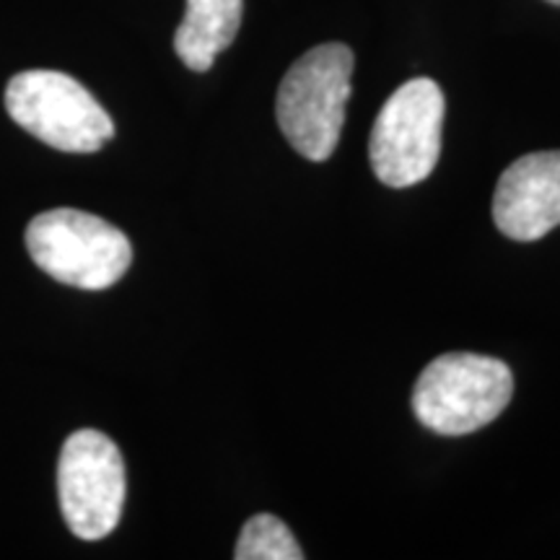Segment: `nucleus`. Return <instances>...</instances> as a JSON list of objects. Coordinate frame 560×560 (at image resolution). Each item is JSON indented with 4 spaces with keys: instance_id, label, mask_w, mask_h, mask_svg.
I'll use <instances>...</instances> for the list:
<instances>
[{
    "instance_id": "nucleus-1",
    "label": "nucleus",
    "mask_w": 560,
    "mask_h": 560,
    "mask_svg": "<svg viewBox=\"0 0 560 560\" xmlns=\"http://www.w3.org/2000/svg\"><path fill=\"white\" fill-rule=\"evenodd\" d=\"M353 62L348 45L327 42L301 55L280 81L278 125L304 159L327 161L338 149Z\"/></svg>"
},
{
    "instance_id": "nucleus-2",
    "label": "nucleus",
    "mask_w": 560,
    "mask_h": 560,
    "mask_svg": "<svg viewBox=\"0 0 560 560\" xmlns=\"http://www.w3.org/2000/svg\"><path fill=\"white\" fill-rule=\"evenodd\" d=\"M514 395V376L499 359L446 353L423 369L412 389L420 425L441 436H465L493 423Z\"/></svg>"
},
{
    "instance_id": "nucleus-3",
    "label": "nucleus",
    "mask_w": 560,
    "mask_h": 560,
    "mask_svg": "<svg viewBox=\"0 0 560 560\" xmlns=\"http://www.w3.org/2000/svg\"><path fill=\"white\" fill-rule=\"evenodd\" d=\"M26 249L39 270L83 291H104L130 270L132 247L120 229L100 215L55 208L26 226Z\"/></svg>"
},
{
    "instance_id": "nucleus-4",
    "label": "nucleus",
    "mask_w": 560,
    "mask_h": 560,
    "mask_svg": "<svg viewBox=\"0 0 560 560\" xmlns=\"http://www.w3.org/2000/svg\"><path fill=\"white\" fill-rule=\"evenodd\" d=\"M5 109L42 143L66 153H94L115 136V122L91 91L60 70H24L5 86Z\"/></svg>"
},
{
    "instance_id": "nucleus-5",
    "label": "nucleus",
    "mask_w": 560,
    "mask_h": 560,
    "mask_svg": "<svg viewBox=\"0 0 560 560\" xmlns=\"http://www.w3.org/2000/svg\"><path fill=\"white\" fill-rule=\"evenodd\" d=\"M444 91L431 79L402 83L384 102L369 140V159L387 187H412L436 170L444 130Z\"/></svg>"
},
{
    "instance_id": "nucleus-6",
    "label": "nucleus",
    "mask_w": 560,
    "mask_h": 560,
    "mask_svg": "<svg viewBox=\"0 0 560 560\" xmlns=\"http://www.w3.org/2000/svg\"><path fill=\"white\" fill-rule=\"evenodd\" d=\"M128 480L117 444L102 431L70 433L58 462L62 520L81 540H102L120 524Z\"/></svg>"
},
{
    "instance_id": "nucleus-7",
    "label": "nucleus",
    "mask_w": 560,
    "mask_h": 560,
    "mask_svg": "<svg viewBox=\"0 0 560 560\" xmlns=\"http://www.w3.org/2000/svg\"><path fill=\"white\" fill-rule=\"evenodd\" d=\"M493 221L514 242H537L560 226V151L527 153L501 174Z\"/></svg>"
},
{
    "instance_id": "nucleus-8",
    "label": "nucleus",
    "mask_w": 560,
    "mask_h": 560,
    "mask_svg": "<svg viewBox=\"0 0 560 560\" xmlns=\"http://www.w3.org/2000/svg\"><path fill=\"white\" fill-rule=\"evenodd\" d=\"M244 0H187L185 19L174 34V50L195 73L213 68L219 55L236 39Z\"/></svg>"
},
{
    "instance_id": "nucleus-9",
    "label": "nucleus",
    "mask_w": 560,
    "mask_h": 560,
    "mask_svg": "<svg viewBox=\"0 0 560 560\" xmlns=\"http://www.w3.org/2000/svg\"><path fill=\"white\" fill-rule=\"evenodd\" d=\"M236 560H301L304 550L293 540L291 529L278 516L257 514L244 524L240 542H236Z\"/></svg>"
},
{
    "instance_id": "nucleus-10",
    "label": "nucleus",
    "mask_w": 560,
    "mask_h": 560,
    "mask_svg": "<svg viewBox=\"0 0 560 560\" xmlns=\"http://www.w3.org/2000/svg\"><path fill=\"white\" fill-rule=\"evenodd\" d=\"M548 3H550V5H560V0H548Z\"/></svg>"
}]
</instances>
